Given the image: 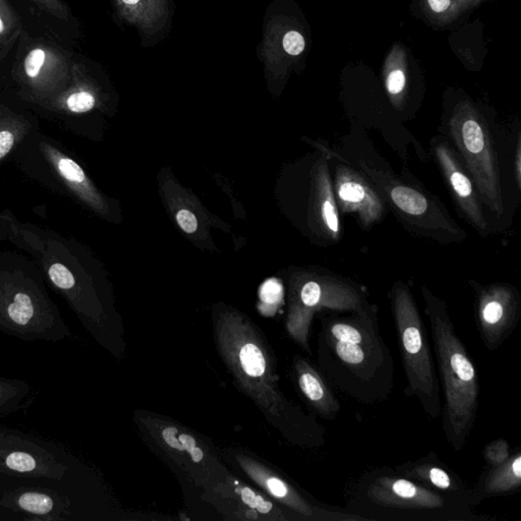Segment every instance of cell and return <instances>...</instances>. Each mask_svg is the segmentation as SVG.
Instances as JSON below:
<instances>
[{"label": "cell", "mask_w": 521, "mask_h": 521, "mask_svg": "<svg viewBox=\"0 0 521 521\" xmlns=\"http://www.w3.org/2000/svg\"><path fill=\"white\" fill-rule=\"evenodd\" d=\"M449 134L482 203L497 216L505 214L498 156L491 132L469 103L458 105L449 120Z\"/></svg>", "instance_id": "cell-7"}, {"label": "cell", "mask_w": 521, "mask_h": 521, "mask_svg": "<svg viewBox=\"0 0 521 521\" xmlns=\"http://www.w3.org/2000/svg\"><path fill=\"white\" fill-rule=\"evenodd\" d=\"M453 0H428L431 10L436 14H443L452 6Z\"/></svg>", "instance_id": "cell-33"}, {"label": "cell", "mask_w": 521, "mask_h": 521, "mask_svg": "<svg viewBox=\"0 0 521 521\" xmlns=\"http://www.w3.org/2000/svg\"><path fill=\"white\" fill-rule=\"evenodd\" d=\"M521 487V453H511L505 464L485 471L472 489L471 505L478 506L485 499L507 495Z\"/></svg>", "instance_id": "cell-20"}, {"label": "cell", "mask_w": 521, "mask_h": 521, "mask_svg": "<svg viewBox=\"0 0 521 521\" xmlns=\"http://www.w3.org/2000/svg\"><path fill=\"white\" fill-rule=\"evenodd\" d=\"M478 293V327L485 347L495 350L510 337L520 319L518 291L508 285H491Z\"/></svg>", "instance_id": "cell-13"}, {"label": "cell", "mask_w": 521, "mask_h": 521, "mask_svg": "<svg viewBox=\"0 0 521 521\" xmlns=\"http://www.w3.org/2000/svg\"><path fill=\"white\" fill-rule=\"evenodd\" d=\"M32 393V387L23 380L0 376V418L26 409Z\"/></svg>", "instance_id": "cell-24"}, {"label": "cell", "mask_w": 521, "mask_h": 521, "mask_svg": "<svg viewBox=\"0 0 521 521\" xmlns=\"http://www.w3.org/2000/svg\"><path fill=\"white\" fill-rule=\"evenodd\" d=\"M425 312L434 340L438 368L444 391L441 416L447 443L455 452L469 439L479 409L480 385L476 369L459 339L443 299L422 287Z\"/></svg>", "instance_id": "cell-3"}, {"label": "cell", "mask_w": 521, "mask_h": 521, "mask_svg": "<svg viewBox=\"0 0 521 521\" xmlns=\"http://www.w3.org/2000/svg\"><path fill=\"white\" fill-rule=\"evenodd\" d=\"M319 217L330 241L335 242L340 237V220L337 199H335L334 185L327 166L321 167L319 174Z\"/></svg>", "instance_id": "cell-22"}, {"label": "cell", "mask_w": 521, "mask_h": 521, "mask_svg": "<svg viewBox=\"0 0 521 521\" xmlns=\"http://www.w3.org/2000/svg\"><path fill=\"white\" fill-rule=\"evenodd\" d=\"M0 474L79 485L82 465L49 440L0 426Z\"/></svg>", "instance_id": "cell-8"}, {"label": "cell", "mask_w": 521, "mask_h": 521, "mask_svg": "<svg viewBox=\"0 0 521 521\" xmlns=\"http://www.w3.org/2000/svg\"><path fill=\"white\" fill-rule=\"evenodd\" d=\"M359 164L360 170L367 174L380 195L391 203L403 222L416 229V233L439 242L464 240L465 234L463 229L436 201L364 162Z\"/></svg>", "instance_id": "cell-10"}, {"label": "cell", "mask_w": 521, "mask_h": 521, "mask_svg": "<svg viewBox=\"0 0 521 521\" xmlns=\"http://www.w3.org/2000/svg\"><path fill=\"white\" fill-rule=\"evenodd\" d=\"M31 28L36 29L19 0H0V77L23 33Z\"/></svg>", "instance_id": "cell-21"}, {"label": "cell", "mask_w": 521, "mask_h": 521, "mask_svg": "<svg viewBox=\"0 0 521 521\" xmlns=\"http://www.w3.org/2000/svg\"><path fill=\"white\" fill-rule=\"evenodd\" d=\"M78 485L0 474V520L81 519Z\"/></svg>", "instance_id": "cell-9"}, {"label": "cell", "mask_w": 521, "mask_h": 521, "mask_svg": "<svg viewBox=\"0 0 521 521\" xmlns=\"http://www.w3.org/2000/svg\"><path fill=\"white\" fill-rule=\"evenodd\" d=\"M48 274L52 284L59 289L68 291L73 289L76 286V279L73 273L64 266V265L53 264Z\"/></svg>", "instance_id": "cell-28"}, {"label": "cell", "mask_w": 521, "mask_h": 521, "mask_svg": "<svg viewBox=\"0 0 521 521\" xmlns=\"http://www.w3.org/2000/svg\"><path fill=\"white\" fill-rule=\"evenodd\" d=\"M434 153L441 171L444 174L450 191H452L456 204L472 225L481 234H488L482 201L474 182L463 165L461 158L453 149L443 141L438 140L434 144Z\"/></svg>", "instance_id": "cell-15"}, {"label": "cell", "mask_w": 521, "mask_h": 521, "mask_svg": "<svg viewBox=\"0 0 521 521\" xmlns=\"http://www.w3.org/2000/svg\"><path fill=\"white\" fill-rule=\"evenodd\" d=\"M225 485L234 491L233 497L249 509L265 518L272 520H287L284 511L273 505L272 502L261 495L260 493L246 487L245 485L234 478H226Z\"/></svg>", "instance_id": "cell-23"}, {"label": "cell", "mask_w": 521, "mask_h": 521, "mask_svg": "<svg viewBox=\"0 0 521 521\" xmlns=\"http://www.w3.org/2000/svg\"><path fill=\"white\" fill-rule=\"evenodd\" d=\"M393 471L427 489L443 494L447 497L472 506V489L461 476L441 462L434 453L423 456L416 462L396 466Z\"/></svg>", "instance_id": "cell-16"}, {"label": "cell", "mask_w": 521, "mask_h": 521, "mask_svg": "<svg viewBox=\"0 0 521 521\" xmlns=\"http://www.w3.org/2000/svg\"><path fill=\"white\" fill-rule=\"evenodd\" d=\"M122 2L127 5H136L139 3V0H122Z\"/></svg>", "instance_id": "cell-35"}, {"label": "cell", "mask_w": 521, "mask_h": 521, "mask_svg": "<svg viewBox=\"0 0 521 521\" xmlns=\"http://www.w3.org/2000/svg\"><path fill=\"white\" fill-rule=\"evenodd\" d=\"M57 170L68 182L82 184L86 182V175L82 167L72 159L60 157L57 161Z\"/></svg>", "instance_id": "cell-27"}, {"label": "cell", "mask_w": 521, "mask_h": 521, "mask_svg": "<svg viewBox=\"0 0 521 521\" xmlns=\"http://www.w3.org/2000/svg\"><path fill=\"white\" fill-rule=\"evenodd\" d=\"M467 2H469V0H458L457 5H464V3H467Z\"/></svg>", "instance_id": "cell-36"}, {"label": "cell", "mask_w": 521, "mask_h": 521, "mask_svg": "<svg viewBox=\"0 0 521 521\" xmlns=\"http://www.w3.org/2000/svg\"><path fill=\"white\" fill-rule=\"evenodd\" d=\"M294 370L300 392L318 414L334 420L340 412V403L318 370L302 357L294 359Z\"/></svg>", "instance_id": "cell-19"}, {"label": "cell", "mask_w": 521, "mask_h": 521, "mask_svg": "<svg viewBox=\"0 0 521 521\" xmlns=\"http://www.w3.org/2000/svg\"><path fill=\"white\" fill-rule=\"evenodd\" d=\"M284 298V288L277 280H269L261 288L260 299L263 315L273 316Z\"/></svg>", "instance_id": "cell-25"}, {"label": "cell", "mask_w": 521, "mask_h": 521, "mask_svg": "<svg viewBox=\"0 0 521 521\" xmlns=\"http://www.w3.org/2000/svg\"><path fill=\"white\" fill-rule=\"evenodd\" d=\"M370 306L358 286L335 276L307 280L299 288L287 322L289 337L311 353L310 332L317 311L357 312Z\"/></svg>", "instance_id": "cell-11"}, {"label": "cell", "mask_w": 521, "mask_h": 521, "mask_svg": "<svg viewBox=\"0 0 521 521\" xmlns=\"http://www.w3.org/2000/svg\"><path fill=\"white\" fill-rule=\"evenodd\" d=\"M37 30L68 47L78 36V25L66 0H19Z\"/></svg>", "instance_id": "cell-17"}, {"label": "cell", "mask_w": 521, "mask_h": 521, "mask_svg": "<svg viewBox=\"0 0 521 521\" xmlns=\"http://www.w3.org/2000/svg\"><path fill=\"white\" fill-rule=\"evenodd\" d=\"M516 165H517V167H516V173H517L516 178H517L518 185L520 187V143L519 142L517 145Z\"/></svg>", "instance_id": "cell-34"}, {"label": "cell", "mask_w": 521, "mask_h": 521, "mask_svg": "<svg viewBox=\"0 0 521 521\" xmlns=\"http://www.w3.org/2000/svg\"><path fill=\"white\" fill-rule=\"evenodd\" d=\"M318 357L330 381L353 400L373 404L392 392L393 358L380 334L376 306L350 317L324 318Z\"/></svg>", "instance_id": "cell-2"}, {"label": "cell", "mask_w": 521, "mask_h": 521, "mask_svg": "<svg viewBox=\"0 0 521 521\" xmlns=\"http://www.w3.org/2000/svg\"><path fill=\"white\" fill-rule=\"evenodd\" d=\"M15 144V137L11 131H0V159L11 151Z\"/></svg>", "instance_id": "cell-32"}, {"label": "cell", "mask_w": 521, "mask_h": 521, "mask_svg": "<svg viewBox=\"0 0 521 521\" xmlns=\"http://www.w3.org/2000/svg\"><path fill=\"white\" fill-rule=\"evenodd\" d=\"M306 42L302 34L288 32L284 38V47L290 56H298L305 49Z\"/></svg>", "instance_id": "cell-30"}, {"label": "cell", "mask_w": 521, "mask_h": 521, "mask_svg": "<svg viewBox=\"0 0 521 521\" xmlns=\"http://www.w3.org/2000/svg\"><path fill=\"white\" fill-rule=\"evenodd\" d=\"M176 219H178V224L183 232L193 234L197 231L198 220L191 211L183 209L179 211L178 215H176Z\"/></svg>", "instance_id": "cell-31"}, {"label": "cell", "mask_w": 521, "mask_h": 521, "mask_svg": "<svg viewBox=\"0 0 521 521\" xmlns=\"http://www.w3.org/2000/svg\"><path fill=\"white\" fill-rule=\"evenodd\" d=\"M353 499L356 507L367 510L368 514L370 511L380 516L416 514L417 519L423 520H465L473 509L466 503L427 489L394 471H375L366 474Z\"/></svg>", "instance_id": "cell-5"}, {"label": "cell", "mask_w": 521, "mask_h": 521, "mask_svg": "<svg viewBox=\"0 0 521 521\" xmlns=\"http://www.w3.org/2000/svg\"><path fill=\"white\" fill-rule=\"evenodd\" d=\"M235 461L244 472L269 495L305 520L316 521H366L353 512L327 509L315 505L298 492L294 485L272 472L268 467L250 456L235 455Z\"/></svg>", "instance_id": "cell-12"}, {"label": "cell", "mask_w": 521, "mask_h": 521, "mask_svg": "<svg viewBox=\"0 0 521 521\" xmlns=\"http://www.w3.org/2000/svg\"><path fill=\"white\" fill-rule=\"evenodd\" d=\"M215 343L243 392L289 443L308 448L325 444V430L314 418L287 400L278 386L276 360L261 333L238 315L216 321Z\"/></svg>", "instance_id": "cell-1"}, {"label": "cell", "mask_w": 521, "mask_h": 521, "mask_svg": "<svg viewBox=\"0 0 521 521\" xmlns=\"http://www.w3.org/2000/svg\"><path fill=\"white\" fill-rule=\"evenodd\" d=\"M334 193L344 214H355L364 229H369L385 215V203L373 183L348 166H339Z\"/></svg>", "instance_id": "cell-14"}, {"label": "cell", "mask_w": 521, "mask_h": 521, "mask_svg": "<svg viewBox=\"0 0 521 521\" xmlns=\"http://www.w3.org/2000/svg\"><path fill=\"white\" fill-rule=\"evenodd\" d=\"M78 57L72 47L49 35L26 30L0 77V87L29 95L57 94L72 76Z\"/></svg>", "instance_id": "cell-6"}, {"label": "cell", "mask_w": 521, "mask_h": 521, "mask_svg": "<svg viewBox=\"0 0 521 521\" xmlns=\"http://www.w3.org/2000/svg\"><path fill=\"white\" fill-rule=\"evenodd\" d=\"M510 455L511 449L505 439L493 440L484 449V459L489 469L505 464Z\"/></svg>", "instance_id": "cell-26"}, {"label": "cell", "mask_w": 521, "mask_h": 521, "mask_svg": "<svg viewBox=\"0 0 521 521\" xmlns=\"http://www.w3.org/2000/svg\"><path fill=\"white\" fill-rule=\"evenodd\" d=\"M406 85V77L402 69L394 68L388 73L386 78V87L388 93L392 96L401 95Z\"/></svg>", "instance_id": "cell-29"}, {"label": "cell", "mask_w": 521, "mask_h": 521, "mask_svg": "<svg viewBox=\"0 0 521 521\" xmlns=\"http://www.w3.org/2000/svg\"><path fill=\"white\" fill-rule=\"evenodd\" d=\"M391 302L408 381L404 393L416 397L427 416L436 420L443 412L440 385L418 305L402 281L395 282Z\"/></svg>", "instance_id": "cell-4"}, {"label": "cell", "mask_w": 521, "mask_h": 521, "mask_svg": "<svg viewBox=\"0 0 521 521\" xmlns=\"http://www.w3.org/2000/svg\"><path fill=\"white\" fill-rule=\"evenodd\" d=\"M141 422L167 454L176 457V462L182 459L183 464L204 465L208 469V449L189 432L152 417H142Z\"/></svg>", "instance_id": "cell-18"}]
</instances>
